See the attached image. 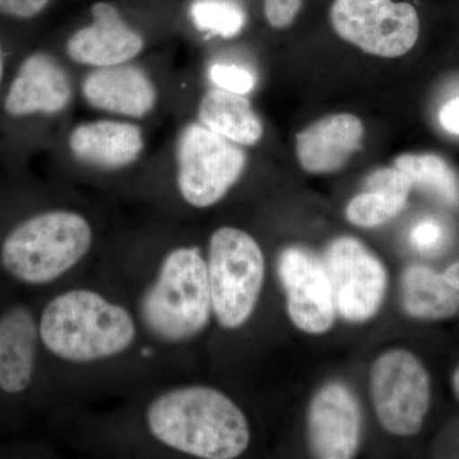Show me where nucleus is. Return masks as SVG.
Listing matches in <instances>:
<instances>
[{
  "label": "nucleus",
  "instance_id": "obj_1",
  "mask_svg": "<svg viewBox=\"0 0 459 459\" xmlns=\"http://www.w3.org/2000/svg\"><path fill=\"white\" fill-rule=\"evenodd\" d=\"M147 424L165 446L199 458H237L250 442L243 411L208 386H184L160 395L148 407Z\"/></svg>",
  "mask_w": 459,
  "mask_h": 459
},
{
  "label": "nucleus",
  "instance_id": "obj_2",
  "mask_svg": "<svg viewBox=\"0 0 459 459\" xmlns=\"http://www.w3.org/2000/svg\"><path fill=\"white\" fill-rule=\"evenodd\" d=\"M40 337L51 353L66 361L90 362L126 351L135 338L131 314L90 290H72L48 304Z\"/></svg>",
  "mask_w": 459,
  "mask_h": 459
},
{
  "label": "nucleus",
  "instance_id": "obj_3",
  "mask_svg": "<svg viewBox=\"0 0 459 459\" xmlns=\"http://www.w3.org/2000/svg\"><path fill=\"white\" fill-rule=\"evenodd\" d=\"M211 312L207 263L195 247L174 250L142 299L144 325L159 340L184 342L204 331Z\"/></svg>",
  "mask_w": 459,
  "mask_h": 459
},
{
  "label": "nucleus",
  "instance_id": "obj_4",
  "mask_svg": "<svg viewBox=\"0 0 459 459\" xmlns=\"http://www.w3.org/2000/svg\"><path fill=\"white\" fill-rule=\"evenodd\" d=\"M92 230L81 214L50 211L18 225L2 247L5 270L23 281L40 285L72 270L89 253Z\"/></svg>",
  "mask_w": 459,
  "mask_h": 459
},
{
  "label": "nucleus",
  "instance_id": "obj_5",
  "mask_svg": "<svg viewBox=\"0 0 459 459\" xmlns=\"http://www.w3.org/2000/svg\"><path fill=\"white\" fill-rule=\"evenodd\" d=\"M212 312L222 327H240L252 316L264 280L261 247L243 230L221 228L210 240L207 263Z\"/></svg>",
  "mask_w": 459,
  "mask_h": 459
},
{
  "label": "nucleus",
  "instance_id": "obj_6",
  "mask_svg": "<svg viewBox=\"0 0 459 459\" xmlns=\"http://www.w3.org/2000/svg\"><path fill=\"white\" fill-rule=\"evenodd\" d=\"M178 186L183 198L197 208L221 201L247 165L244 151L204 124L180 133L177 146Z\"/></svg>",
  "mask_w": 459,
  "mask_h": 459
},
{
  "label": "nucleus",
  "instance_id": "obj_7",
  "mask_svg": "<svg viewBox=\"0 0 459 459\" xmlns=\"http://www.w3.org/2000/svg\"><path fill=\"white\" fill-rule=\"evenodd\" d=\"M370 389L385 430L401 437L419 433L430 404V377L412 352L397 349L383 353L371 368Z\"/></svg>",
  "mask_w": 459,
  "mask_h": 459
},
{
  "label": "nucleus",
  "instance_id": "obj_8",
  "mask_svg": "<svg viewBox=\"0 0 459 459\" xmlns=\"http://www.w3.org/2000/svg\"><path fill=\"white\" fill-rule=\"evenodd\" d=\"M331 22L344 41L382 57L409 53L420 33L416 9L394 0H334Z\"/></svg>",
  "mask_w": 459,
  "mask_h": 459
},
{
  "label": "nucleus",
  "instance_id": "obj_9",
  "mask_svg": "<svg viewBox=\"0 0 459 459\" xmlns=\"http://www.w3.org/2000/svg\"><path fill=\"white\" fill-rule=\"evenodd\" d=\"M337 312L350 322H365L379 310L386 290L383 263L358 238H334L325 253Z\"/></svg>",
  "mask_w": 459,
  "mask_h": 459
},
{
  "label": "nucleus",
  "instance_id": "obj_10",
  "mask_svg": "<svg viewBox=\"0 0 459 459\" xmlns=\"http://www.w3.org/2000/svg\"><path fill=\"white\" fill-rule=\"evenodd\" d=\"M279 276L296 327L312 334L327 332L337 309L325 262L309 250L290 247L281 253Z\"/></svg>",
  "mask_w": 459,
  "mask_h": 459
},
{
  "label": "nucleus",
  "instance_id": "obj_11",
  "mask_svg": "<svg viewBox=\"0 0 459 459\" xmlns=\"http://www.w3.org/2000/svg\"><path fill=\"white\" fill-rule=\"evenodd\" d=\"M361 434V411L352 392L341 383L320 388L310 402L307 437L313 455L325 459L353 457Z\"/></svg>",
  "mask_w": 459,
  "mask_h": 459
},
{
  "label": "nucleus",
  "instance_id": "obj_12",
  "mask_svg": "<svg viewBox=\"0 0 459 459\" xmlns=\"http://www.w3.org/2000/svg\"><path fill=\"white\" fill-rule=\"evenodd\" d=\"M91 13L92 23L75 31L66 42V54L74 62L104 68L126 65L143 51V36L124 21L113 4L95 3Z\"/></svg>",
  "mask_w": 459,
  "mask_h": 459
},
{
  "label": "nucleus",
  "instance_id": "obj_13",
  "mask_svg": "<svg viewBox=\"0 0 459 459\" xmlns=\"http://www.w3.org/2000/svg\"><path fill=\"white\" fill-rule=\"evenodd\" d=\"M71 78L56 57L47 53L27 56L18 68L4 108L11 117L57 114L71 102Z\"/></svg>",
  "mask_w": 459,
  "mask_h": 459
},
{
  "label": "nucleus",
  "instance_id": "obj_14",
  "mask_svg": "<svg viewBox=\"0 0 459 459\" xmlns=\"http://www.w3.org/2000/svg\"><path fill=\"white\" fill-rule=\"evenodd\" d=\"M90 107L129 117H143L156 107L157 91L146 72L119 65L96 68L82 83Z\"/></svg>",
  "mask_w": 459,
  "mask_h": 459
},
{
  "label": "nucleus",
  "instance_id": "obj_15",
  "mask_svg": "<svg viewBox=\"0 0 459 459\" xmlns=\"http://www.w3.org/2000/svg\"><path fill=\"white\" fill-rule=\"evenodd\" d=\"M362 138L364 124L356 115H328L298 133L296 155L305 171L333 172L360 150Z\"/></svg>",
  "mask_w": 459,
  "mask_h": 459
},
{
  "label": "nucleus",
  "instance_id": "obj_16",
  "mask_svg": "<svg viewBox=\"0 0 459 459\" xmlns=\"http://www.w3.org/2000/svg\"><path fill=\"white\" fill-rule=\"evenodd\" d=\"M144 148L143 132L131 123L96 120L80 124L69 134L75 159L95 168L122 169L133 164Z\"/></svg>",
  "mask_w": 459,
  "mask_h": 459
},
{
  "label": "nucleus",
  "instance_id": "obj_17",
  "mask_svg": "<svg viewBox=\"0 0 459 459\" xmlns=\"http://www.w3.org/2000/svg\"><path fill=\"white\" fill-rule=\"evenodd\" d=\"M38 328L32 314L14 307L0 319V388L20 394L29 388L35 367Z\"/></svg>",
  "mask_w": 459,
  "mask_h": 459
},
{
  "label": "nucleus",
  "instance_id": "obj_18",
  "mask_svg": "<svg viewBox=\"0 0 459 459\" xmlns=\"http://www.w3.org/2000/svg\"><path fill=\"white\" fill-rule=\"evenodd\" d=\"M199 122L238 146H253L263 135V124L244 95L229 91H207L199 102Z\"/></svg>",
  "mask_w": 459,
  "mask_h": 459
},
{
  "label": "nucleus",
  "instance_id": "obj_19",
  "mask_svg": "<svg viewBox=\"0 0 459 459\" xmlns=\"http://www.w3.org/2000/svg\"><path fill=\"white\" fill-rule=\"evenodd\" d=\"M402 305L415 318H452L459 312V292L442 274L422 265H412L402 279Z\"/></svg>",
  "mask_w": 459,
  "mask_h": 459
},
{
  "label": "nucleus",
  "instance_id": "obj_20",
  "mask_svg": "<svg viewBox=\"0 0 459 459\" xmlns=\"http://www.w3.org/2000/svg\"><path fill=\"white\" fill-rule=\"evenodd\" d=\"M394 168L409 178L412 188L428 190L448 204H459L457 175L442 157L434 153H404L395 159Z\"/></svg>",
  "mask_w": 459,
  "mask_h": 459
},
{
  "label": "nucleus",
  "instance_id": "obj_21",
  "mask_svg": "<svg viewBox=\"0 0 459 459\" xmlns=\"http://www.w3.org/2000/svg\"><path fill=\"white\" fill-rule=\"evenodd\" d=\"M407 198L385 190L367 189V192L356 195L347 204L346 217L359 228H377L401 213Z\"/></svg>",
  "mask_w": 459,
  "mask_h": 459
},
{
  "label": "nucleus",
  "instance_id": "obj_22",
  "mask_svg": "<svg viewBox=\"0 0 459 459\" xmlns=\"http://www.w3.org/2000/svg\"><path fill=\"white\" fill-rule=\"evenodd\" d=\"M190 14L199 30L222 38L238 35L247 22L246 12L232 0H197Z\"/></svg>",
  "mask_w": 459,
  "mask_h": 459
},
{
  "label": "nucleus",
  "instance_id": "obj_23",
  "mask_svg": "<svg viewBox=\"0 0 459 459\" xmlns=\"http://www.w3.org/2000/svg\"><path fill=\"white\" fill-rule=\"evenodd\" d=\"M211 80L219 89L247 95L255 89V77L246 68L238 65H216L211 68Z\"/></svg>",
  "mask_w": 459,
  "mask_h": 459
},
{
  "label": "nucleus",
  "instance_id": "obj_24",
  "mask_svg": "<svg viewBox=\"0 0 459 459\" xmlns=\"http://www.w3.org/2000/svg\"><path fill=\"white\" fill-rule=\"evenodd\" d=\"M444 241V230L435 220H424L411 232V243L416 249L424 253H435L440 249Z\"/></svg>",
  "mask_w": 459,
  "mask_h": 459
},
{
  "label": "nucleus",
  "instance_id": "obj_25",
  "mask_svg": "<svg viewBox=\"0 0 459 459\" xmlns=\"http://www.w3.org/2000/svg\"><path fill=\"white\" fill-rule=\"evenodd\" d=\"M303 0H264V13L274 29H286L294 22Z\"/></svg>",
  "mask_w": 459,
  "mask_h": 459
},
{
  "label": "nucleus",
  "instance_id": "obj_26",
  "mask_svg": "<svg viewBox=\"0 0 459 459\" xmlns=\"http://www.w3.org/2000/svg\"><path fill=\"white\" fill-rule=\"evenodd\" d=\"M51 0H0V14L16 20H32L40 16Z\"/></svg>",
  "mask_w": 459,
  "mask_h": 459
},
{
  "label": "nucleus",
  "instance_id": "obj_27",
  "mask_svg": "<svg viewBox=\"0 0 459 459\" xmlns=\"http://www.w3.org/2000/svg\"><path fill=\"white\" fill-rule=\"evenodd\" d=\"M439 122L446 132L459 135V96L440 108Z\"/></svg>",
  "mask_w": 459,
  "mask_h": 459
},
{
  "label": "nucleus",
  "instance_id": "obj_28",
  "mask_svg": "<svg viewBox=\"0 0 459 459\" xmlns=\"http://www.w3.org/2000/svg\"><path fill=\"white\" fill-rule=\"evenodd\" d=\"M443 277L453 289L457 290L459 292V262L452 264L451 267L446 271V273L443 274Z\"/></svg>",
  "mask_w": 459,
  "mask_h": 459
},
{
  "label": "nucleus",
  "instance_id": "obj_29",
  "mask_svg": "<svg viewBox=\"0 0 459 459\" xmlns=\"http://www.w3.org/2000/svg\"><path fill=\"white\" fill-rule=\"evenodd\" d=\"M453 389H455V394L459 400V367L455 369V374H453Z\"/></svg>",
  "mask_w": 459,
  "mask_h": 459
},
{
  "label": "nucleus",
  "instance_id": "obj_30",
  "mask_svg": "<svg viewBox=\"0 0 459 459\" xmlns=\"http://www.w3.org/2000/svg\"><path fill=\"white\" fill-rule=\"evenodd\" d=\"M3 72H4V62H3V53L0 49V82H2Z\"/></svg>",
  "mask_w": 459,
  "mask_h": 459
}]
</instances>
